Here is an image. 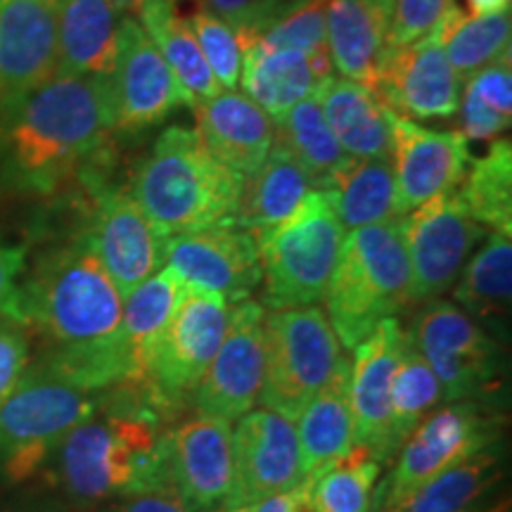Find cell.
Instances as JSON below:
<instances>
[{
    "mask_svg": "<svg viewBox=\"0 0 512 512\" xmlns=\"http://www.w3.org/2000/svg\"><path fill=\"white\" fill-rule=\"evenodd\" d=\"M460 136L470 140H496L512 121V67L510 53L486 64L467 79L465 100L458 107Z\"/></svg>",
    "mask_w": 512,
    "mask_h": 512,
    "instance_id": "f35d334b",
    "label": "cell"
},
{
    "mask_svg": "<svg viewBox=\"0 0 512 512\" xmlns=\"http://www.w3.org/2000/svg\"><path fill=\"white\" fill-rule=\"evenodd\" d=\"M178 3L181 0H147L136 17L183 86L192 107L197 102L214 98L221 91V86L211 74L207 60H204L190 22L178 12Z\"/></svg>",
    "mask_w": 512,
    "mask_h": 512,
    "instance_id": "4dcf8cb0",
    "label": "cell"
},
{
    "mask_svg": "<svg viewBox=\"0 0 512 512\" xmlns=\"http://www.w3.org/2000/svg\"><path fill=\"white\" fill-rule=\"evenodd\" d=\"M396 214L406 216L444 192L458 190L472 162L458 131H430L411 119L392 117Z\"/></svg>",
    "mask_w": 512,
    "mask_h": 512,
    "instance_id": "ffe728a7",
    "label": "cell"
},
{
    "mask_svg": "<svg viewBox=\"0 0 512 512\" xmlns=\"http://www.w3.org/2000/svg\"><path fill=\"white\" fill-rule=\"evenodd\" d=\"M408 332L437 375L444 401H484L501 384V344L456 304L434 299Z\"/></svg>",
    "mask_w": 512,
    "mask_h": 512,
    "instance_id": "30bf717a",
    "label": "cell"
},
{
    "mask_svg": "<svg viewBox=\"0 0 512 512\" xmlns=\"http://www.w3.org/2000/svg\"><path fill=\"white\" fill-rule=\"evenodd\" d=\"M91 418L76 425L53 453L55 479L76 505H95L143 486L174 484L166 408L136 384L105 389Z\"/></svg>",
    "mask_w": 512,
    "mask_h": 512,
    "instance_id": "3957f363",
    "label": "cell"
},
{
    "mask_svg": "<svg viewBox=\"0 0 512 512\" xmlns=\"http://www.w3.org/2000/svg\"><path fill=\"white\" fill-rule=\"evenodd\" d=\"M121 15L110 0L57 3V72L110 79L117 64Z\"/></svg>",
    "mask_w": 512,
    "mask_h": 512,
    "instance_id": "4316f807",
    "label": "cell"
},
{
    "mask_svg": "<svg viewBox=\"0 0 512 512\" xmlns=\"http://www.w3.org/2000/svg\"><path fill=\"white\" fill-rule=\"evenodd\" d=\"M197 136L216 162L238 174L252 176L275 143V121L245 93L219 91L214 98L192 105Z\"/></svg>",
    "mask_w": 512,
    "mask_h": 512,
    "instance_id": "603a6c76",
    "label": "cell"
},
{
    "mask_svg": "<svg viewBox=\"0 0 512 512\" xmlns=\"http://www.w3.org/2000/svg\"><path fill=\"white\" fill-rule=\"evenodd\" d=\"M112 133L107 79L57 72L0 107V185L50 195L98 169Z\"/></svg>",
    "mask_w": 512,
    "mask_h": 512,
    "instance_id": "7a4b0ae2",
    "label": "cell"
},
{
    "mask_svg": "<svg viewBox=\"0 0 512 512\" xmlns=\"http://www.w3.org/2000/svg\"><path fill=\"white\" fill-rule=\"evenodd\" d=\"M264 316L266 309L254 299L230 306L221 347L190 396L197 415L233 425L259 401L264 384Z\"/></svg>",
    "mask_w": 512,
    "mask_h": 512,
    "instance_id": "5bb4252c",
    "label": "cell"
},
{
    "mask_svg": "<svg viewBox=\"0 0 512 512\" xmlns=\"http://www.w3.org/2000/svg\"><path fill=\"white\" fill-rule=\"evenodd\" d=\"M503 439V418L484 406V401H453L432 411L396 453L392 477L380 484L373 501L392 505L441 475L448 467Z\"/></svg>",
    "mask_w": 512,
    "mask_h": 512,
    "instance_id": "8fae6325",
    "label": "cell"
},
{
    "mask_svg": "<svg viewBox=\"0 0 512 512\" xmlns=\"http://www.w3.org/2000/svg\"><path fill=\"white\" fill-rule=\"evenodd\" d=\"M512 0H467L470 17L496 15V12H508Z\"/></svg>",
    "mask_w": 512,
    "mask_h": 512,
    "instance_id": "c3c4849f",
    "label": "cell"
},
{
    "mask_svg": "<svg viewBox=\"0 0 512 512\" xmlns=\"http://www.w3.org/2000/svg\"><path fill=\"white\" fill-rule=\"evenodd\" d=\"M458 195L479 226L491 233L512 235V145L494 140L484 157L467 166Z\"/></svg>",
    "mask_w": 512,
    "mask_h": 512,
    "instance_id": "8d00e7d4",
    "label": "cell"
},
{
    "mask_svg": "<svg viewBox=\"0 0 512 512\" xmlns=\"http://www.w3.org/2000/svg\"><path fill=\"white\" fill-rule=\"evenodd\" d=\"M394 0H330L325 41L339 79L373 86L387 50Z\"/></svg>",
    "mask_w": 512,
    "mask_h": 512,
    "instance_id": "d4e9b609",
    "label": "cell"
},
{
    "mask_svg": "<svg viewBox=\"0 0 512 512\" xmlns=\"http://www.w3.org/2000/svg\"><path fill=\"white\" fill-rule=\"evenodd\" d=\"M183 283L169 268H162L136 290H131L121 304V342L131 356L133 380L143 377L152 349L169 323L174 306L178 302Z\"/></svg>",
    "mask_w": 512,
    "mask_h": 512,
    "instance_id": "e575fe53",
    "label": "cell"
},
{
    "mask_svg": "<svg viewBox=\"0 0 512 512\" xmlns=\"http://www.w3.org/2000/svg\"><path fill=\"white\" fill-rule=\"evenodd\" d=\"M24 268H27V249L0 240V313H8Z\"/></svg>",
    "mask_w": 512,
    "mask_h": 512,
    "instance_id": "7dc6e473",
    "label": "cell"
},
{
    "mask_svg": "<svg viewBox=\"0 0 512 512\" xmlns=\"http://www.w3.org/2000/svg\"><path fill=\"white\" fill-rule=\"evenodd\" d=\"M95 195L88 240L110 273L121 297L136 290L164 266L166 238L147 221L131 192L110 188L102 178L86 181Z\"/></svg>",
    "mask_w": 512,
    "mask_h": 512,
    "instance_id": "2e32d148",
    "label": "cell"
},
{
    "mask_svg": "<svg viewBox=\"0 0 512 512\" xmlns=\"http://www.w3.org/2000/svg\"><path fill=\"white\" fill-rule=\"evenodd\" d=\"M110 3L121 17H136L138 10L143 8L147 0H110Z\"/></svg>",
    "mask_w": 512,
    "mask_h": 512,
    "instance_id": "681fc988",
    "label": "cell"
},
{
    "mask_svg": "<svg viewBox=\"0 0 512 512\" xmlns=\"http://www.w3.org/2000/svg\"><path fill=\"white\" fill-rule=\"evenodd\" d=\"M311 190H316V183L304 166L273 143L266 162L242 181L235 221L259 242L266 233L290 219Z\"/></svg>",
    "mask_w": 512,
    "mask_h": 512,
    "instance_id": "f1b7e54d",
    "label": "cell"
},
{
    "mask_svg": "<svg viewBox=\"0 0 512 512\" xmlns=\"http://www.w3.org/2000/svg\"><path fill=\"white\" fill-rule=\"evenodd\" d=\"M503 460L501 439L427 479L396 503L377 505L387 512H472L503 479Z\"/></svg>",
    "mask_w": 512,
    "mask_h": 512,
    "instance_id": "f546056e",
    "label": "cell"
},
{
    "mask_svg": "<svg viewBox=\"0 0 512 512\" xmlns=\"http://www.w3.org/2000/svg\"><path fill=\"white\" fill-rule=\"evenodd\" d=\"M484 512H510V501H508V498H505V501H498L494 508H489V510H484Z\"/></svg>",
    "mask_w": 512,
    "mask_h": 512,
    "instance_id": "f907efd6",
    "label": "cell"
},
{
    "mask_svg": "<svg viewBox=\"0 0 512 512\" xmlns=\"http://www.w3.org/2000/svg\"><path fill=\"white\" fill-rule=\"evenodd\" d=\"M302 479L339 463L354 448V420L349 408V361H344L297 415Z\"/></svg>",
    "mask_w": 512,
    "mask_h": 512,
    "instance_id": "83f0119b",
    "label": "cell"
},
{
    "mask_svg": "<svg viewBox=\"0 0 512 512\" xmlns=\"http://www.w3.org/2000/svg\"><path fill=\"white\" fill-rule=\"evenodd\" d=\"M453 297L467 316L486 323L508 320L512 292V242L510 235L489 233L484 245L463 266Z\"/></svg>",
    "mask_w": 512,
    "mask_h": 512,
    "instance_id": "d6a6232c",
    "label": "cell"
},
{
    "mask_svg": "<svg viewBox=\"0 0 512 512\" xmlns=\"http://www.w3.org/2000/svg\"><path fill=\"white\" fill-rule=\"evenodd\" d=\"M242 178L216 162L195 131L166 128L131 176V197L166 240L235 219Z\"/></svg>",
    "mask_w": 512,
    "mask_h": 512,
    "instance_id": "277c9868",
    "label": "cell"
},
{
    "mask_svg": "<svg viewBox=\"0 0 512 512\" xmlns=\"http://www.w3.org/2000/svg\"><path fill=\"white\" fill-rule=\"evenodd\" d=\"M275 145L290 152L320 190L349 157L332 136L316 95L294 105L283 119L275 121Z\"/></svg>",
    "mask_w": 512,
    "mask_h": 512,
    "instance_id": "74e56055",
    "label": "cell"
},
{
    "mask_svg": "<svg viewBox=\"0 0 512 512\" xmlns=\"http://www.w3.org/2000/svg\"><path fill=\"white\" fill-rule=\"evenodd\" d=\"M347 361L320 306L273 309L264 316V384L259 401L268 411L297 420Z\"/></svg>",
    "mask_w": 512,
    "mask_h": 512,
    "instance_id": "ba28073f",
    "label": "cell"
},
{
    "mask_svg": "<svg viewBox=\"0 0 512 512\" xmlns=\"http://www.w3.org/2000/svg\"><path fill=\"white\" fill-rule=\"evenodd\" d=\"M164 266L181 283L221 294L230 306L252 299L261 285L259 242L235 219L169 238Z\"/></svg>",
    "mask_w": 512,
    "mask_h": 512,
    "instance_id": "9a60e30c",
    "label": "cell"
},
{
    "mask_svg": "<svg viewBox=\"0 0 512 512\" xmlns=\"http://www.w3.org/2000/svg\"><path fill=\"white\" fill-rule=\"evenodd\" d=\"M200 8L223 19L240 38V46L254 41L280 22L304 0H195Z\"/></svg>",
    "mask_w": 512,
    "mask_h": 512,
    "instance_id": "7bdbcfd3",
    "label": "cell"
},
{
    "mask_svg": "<svg viewBox=\"0 0 512 512\" xmlns=\"http://www.w3.org/2000/svg\"><path fill=\"white\" fill-rule=\"evenodd\" d=\"M444 401L441 384L427 361L415 349L413 339L403 351L399 366L389 387V437L394 453H399L403 441Z\"/></svg>",
    "mask_w": 512,
    "mask_h": 512,
    "instance_id": "ab89813d",
    "label": "cell"
},
{
    "mask_svg": "<svg viewBox=\"0 0 512 512\" xmlns=\"http://www.w3.org/2000/svg\"><path fill=\"white\" fill-rule=\"evenodd\" d=\"M230 304L221 294L185 285L169 323L157 339L138 387L152 394L166 411L190 399L219 351L228 328Z\"/></svg>",
    "mask_w": 512,
    "mask_h": 512,
    "instance_id": "9c48e42d",
    "label": "cell"
},
{
    "mask_svg": "<svg viewBox=\"0 0 512 512\" xmlns=\"http://www.w3.org/2000/svg\"><path fill=\"white\" fill-rule=\"evenodd\" d=\"M46 3H55L57 5V3H60V0H46Z\"/></svg>",
    "mask_w": 512,
    "mask_h": 512,
    "instance_id": "9f6ffc18",
    "label": "cell"
},
{
    "mask_svg": "<svg viewBox=\"0 0 512 512\" xmlns=\"http://www.w3.org/2000/svg\"><path fill=\"white\" fill-rule=\"evenodd\" d=\"M294 512H309V510H306V508H304V505H302V503H299V505H297V508H294Z\"/></svg>",
    "mask_w": 512,
    "mask_h": 512,
    "instance_id": "11a10c76",
    "label": "cell"
},
{
    "mask_svg": "<svg viewBox=\"0 0 512 512\" xmlns=\"http://www.w3.org/2000/svg\"><path fill=\"white\" fill-rule=\"evenodd\" d=\"M323 190L330 192L344 230L399 219L392 159L347 157Z\"/></svg>",
    "mask_w": 512,
    "mask_h": 512,
    "instance_id": "1f68e13d",
    "label": "cell"
},
{
    "mask_svg": "<svg viewBox=\"0 0 512 512\" xmlns=\"http://www.w3.org/2000/svg\"><path fill=\"white\" fill-rule=\"evenodd\" d=\"M316 100L332 136L349 157L392 159V117L375 91L347 79L328 76L316 88Z\"/></svg>",
    "mask_w": 512,
    "mask_h": 512,
    "instance_id": "484cf974",
    "label": "cell"
},
{
    "mask_svg": "<svg viewBox=\"0 0 512 512\" xmlns=\"http://www.w3.org/2000/svg\"><path fill=\"white\" fill-rule=\"evenodd\" d=\"M17 512H62L57 508H27V510H17Z\"/></svg>",
    "mask_w": 512,
    "mask_h": 512,
    "instance_id": "816d5d0a",
    "label": "cell"
},
{
    "mask_svg": "<svg viewBox=\"0 0 512 512\" xmlns=\"http://www.w3.org/2000/svg\"><path fill=\"white\" fill-rule=\"evenodd\" d=\"M401 219L411 261V299L430 304L451 290L489 230L472 219L456 190L432 197Z\"/></svg>",
    "mask_w": 512,
    "mask_h": 512,
    "instance_id": "7c38bea8",
    "label": "cell"
},
{
    "mask_svg": "<svg viewBox=\"0 0 512 512\" xmlns=\"http://www.w3.org/2000/svg\"><path fill=\"white\" fill-rule=\"evenodd\" d=\"M121 503L114 512H192L174 484H155L119 496Z\"/></svg>",
    "mask_w": 512,
    "mask_h": 512,
    "instance_id": "bcb514c9",
    "label": "cell"
},
{
    "mask_svg": "<svg viewBox=\"0 0 512 512\" xmlns=\"http://www.w3.org/2000/svg\"><path fill=\"white\" fill-rule=\"evenodd\" d=\"M107 86L114 133L121 136L150 131L169 119L178 107H190L183 86L133 17H121L117 64Z\"/></svg>",
    "mask_w": 512,
    "mask_h": 512,
    "instance_id": "4fadbf2b",
    "label": "cell"
},
{
    "mask_svg": "<svg viewBox=\"0 0 512 512\" xmlns=\"http://www.w3.org/2000/svg\"><path fill=\"white\" fill-rule=\"evenodd\" d=\"M328 3L330 0H304L302 5L287 12L280 22H275L271 29H266L254 41L271 48L299 50V53L311 55L328 53V41H325V12H328Z\"/></svg>",
    "mask_w": 512,
    "mask_h": 512,
    "instance_id": "b9f144b4",
    "label": "cell"
},
{
    "mask_svg": "<svg viewBox=\"0 0 512 512\" xmlns=\"http://www.w3.org/2000/svg\"><path fill=\"white\" fill-rule=\"evenodd\" d=\"M368 512H387V510L380 508V505H377V503H373V505H370V510H368Z\"/></svg>",
    "mask_w": 512,
    "mask_h": 512,
    "instance_id": "db71d44e",
    "label": "cell"
},
{
    "mask_svg": "<svg viewBox=\"0 0 512 512\" xmlns=\"http://www.w3.org/2000/svg\"><path fill=\"white\" fill-rule=\"evenodd\" d=\"M121 304L124 297L81 233L36 261L5 316L46 342L38 361L98 394L133 380L121 342Z\"/></svg>",
    "mask_w": 512,
    "mask_h": 512,
    "instance_id": "6da1fadb",
    "label": "cell"
},
{
    "mask_svg": "<svg viewBox=\"0 0 512 512\" xmlns=\"http://www.w3.org/2000/svg\"><path fill=\"white\" fill-rule=\"evenodd\" d=\"M100 396L36 361L0 403V477L19 484L41 470L62 439L98 411Z\"/></svg>",
    "mask_w": 512,
    "mask_h": 512,
    "instance_id": "8992f818",
    "label": "cell"
},
{
    "mask_svg": "<svg viewBox=\"0 0 512 512\" xmlns=\"http://www.w3.org/2000/svg\"><path fill=\"white\" fill-rule=\"evenodd\" d=\"M411 332L403 330L399 318H384L375 330L356 344L349 361V408L354 420V444L366 446L380 463L396 453L389 437V387Z\"/></svg>",
    "mask_w": 512,
    "mask_h": 512,
    "instance_id": "d6986e66",
    "label": "cell"
},
{
    "mask_svg": "<svg viewBox=\"0 0 512 512\" xmlns=\"http://www.w3.org/2000/svg\"><path fill=\"white\" fill-rule=\"evenodd\" d=\"M235 422L230 508L297 491L304 479L294 422L268 408H252Z\"/></svg>",
    "mask_w": 512,
    "mask_h": 512,
    "instance_id": "ac0fdd59",
    "label": "cell"
},
{
    "mask_svg": "<svg viewBox=\"0 0 512 512\" xmlns=\"http://www.w3.org/2000/svg\"><path fill=\"white\" fill-rule=\"evenodd\" d=\"M57 74V5L0 0V107Z\"/></svg>",
    "mask_w": 512,
    "mask_h": 512,
    "instance_id": "7402d4cb",
    "label": "cell"
},
{
    "mask_svg": "<svg viewBox=\"0 0 512 512\" xmlns=\"http://www.w3.org/2000/svg\"><path fill=\"white\" fill-rule=\"evenodd\" d=\"M344 235L330 192L311 190L290 219L259 240L266 304L297 309L323 302Z\"/></svg>",
    "mask_w": 512,
    "mask_h": 512,
    "instance_id": "52a82bcc",
    "label": "cell"
},
{
    "mask_svg": "<svg viewBox=\"0 0 512 512\" xmlns=\"http://www.w3.org/2000/svg\"><path fill=\"white\" fill-rule=\"evenodd\" d=\"M328 76H332L330 53H299L259 41L242 46V88L273 121L311 98Z\"/></svg>",
    "mask_w": 512,
    "mask_h": 512,
    "instance_id": "cb8c5ba5",
    "label": "cell"
},
{
    "mask_svg": "<svg viewBox=\"0 0 512 512\" xmlns=\"http://www.w3.org/2000/svg\"><path fill=\"white\" fill-rule=\"evenodd\" d=\"M219 512H249V505H238V508H226V510H219Z\"/></svg>",
    "mask_w": 512,
    "mask_h": 512,
    "instance_id": "f5cc1de1",
    "label": "cell"
},
{
    "mask_svg": "<svg viewBox=\"0 0 512 512\" xmlns=\"http://www.w3.org/2000/svg\"><path fill=\"white\" fill-rule=\"evenodd\" d=\"M510 31V10L496 12V15L470 17L453 0L432 34L437 36L446 60L451 62L460 79H470L486 64L510 53Z\"/></svg>",
    "mask_w": 512,
    "mask_h": 512,
    "instance_id": "836d02e7",
    "label": "cell"
},
{
    "mask_svg": "<svg viewBox=\"0 0 512 512\" xmlns=\"http://www.w3.org/2000/svg\"><path fill=\"white\" fill-rule=\"evenodd\" d=\"M451 3L453 0H394L387 48L411 46V43L432 34Z\"/></svg>",
    "mask_w": 512,
    "mask_h": 512,
    "instance_id": "ee69618b",
    "label": "cell"
},
{
    "mask_svg": "<svg viewBox=\"0 0 512 512\" xmlns=\"http://www.w3.org/2000/svg\"><path fill=\"white\" fill-rule=\"evenodd\" d=\"M382 105L403 119H451L460 107L463 79L446 60L437 36L384 50L370 86Z\"/></svg>",
    "mask_w": 512,
    "mask_h": 512,
    "instance_id": "e0dca14e",
    "label": "cell"
},
{
    "mask_svg": "<svg viewBox=\"0 0 512 512\" xmlns=\"http://www.w3.org/2000/svg\"><path fill=\"white\" fill-rule=\"evenodd\" d=\"M323 302L325 316L347 351L361 344L380 320L413 304L401 216L344 235Z\"/></svg>",
    "mask_w": 512,
    "mask_h": 512,
    "instance_id": "5b68a950",
    "label": "cell"
},
{
    "mask_svg": "<svg viewBox=\"0 0 512 512\" xmlns=\"http://www.w3.org/2000/svg\"><path fill=\"white\" fill-rule=\"evenodd\" d=\"M29 368V332L15 318L0 313V403Z\"/></svg>",
    "mask_w": 512,
    "mask_h": 512,
    "instance_id": "f6af8a7d",
    "label": "cell"
},
{
    "mask_svg": "<svg viewBox=\"0 0 512 512\" xmlns=\"http://www.w3.org/2000/svg\"><path fill=\"white\" fill-rule=\"evenodd\" d=\"M188 22L214 79L219 81V86L233 91L242 72V46L238 34L223 19L214 17L200 5L190 12Z\"/></svg>",
    "mask_w": 512,
    "mask_h": 512,
    "instance_id": "60d3db41",
    "label": "cell"
},
{
    "mask_svg": "<svg viewBox=\"0 0 512 512\" xmlns=\"http://www.w3.org/2000/svg\"><path fill=\"white\" fill-rule=\"evenodd\" d=\"M171 479L192 512L230 508L235 484L233 425L219 418L181 422L169 434Z\"/></svg>",
    "mask_w": 512,
    "mask_h": 512,
    "instance_id": "44dd1931",
    "label": "cell"
},
{
    "mask_svg": "<svg viewBox=\"0 0 512 512\" xmlns=\"http://www.w3.org/2000/svg\"><path fill=\"white\" fill-rule=\"evenodd\" d=\"M382 463L366 446H356L328 470L299 486V503L309 512H368Z\"/></svg>",
    "mask_w": 512,
    "mask_h": 512,
    "instance_id": "d590c367",
    "label": "cell"
}]
</instances>
